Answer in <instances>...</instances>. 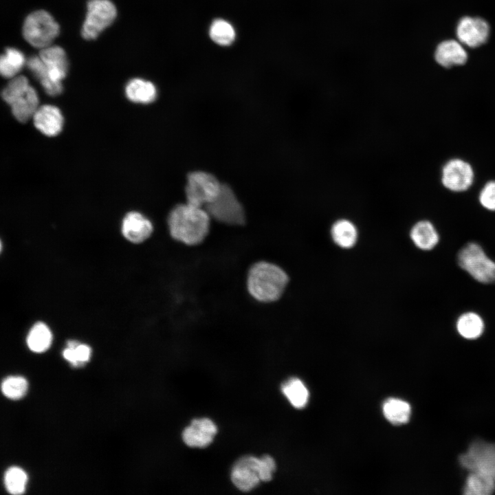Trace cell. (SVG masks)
Returning <instances> with one entry per match:
<instances>
[{"mask_svg":"<svg viewBox=\"0 0 495 495\" xmlns=\"http://www.w3.org/2000/svg\"><path fill=\"white\" fill-rule=\"evenodd\" d=\"M52 341V332L47 324L42 322L35 323L27 337L29 349L35 353H42L47 350Z\"/></svg>","mask_w":495,"mask_h":495,"instance_id":"22","label":"cell"},{"mask_svg":"<svg viewBox=\"0 0 495 495\" xmlns=\"http://www.w3.org/2000/svg\"><path fill=\"white\" fill-rule=\"evenodd\" d=\"M28 389L26 380L21 376H10L6 378L1 384V390L3 395L12 399H19L23 397Z\"/></svg>","mask_w":495,"mask_h":495,"instance_id":"31","label":"cell"},{"mask_svg":"<svg viewBox=\"0 0 495 495\" xmlns=\"http://www.w3.org/2000/svg\"><path fill=\"white\" fill-rule=\"evenodd\" d=\"M204 208L210 217L223 223L240 226L245 221L241 204L232 190L225 184H222L217 196Z\"/></svg>","mask_w":495,"mask_h":495,"instance_id":"6","label":"cell"},{"mask_svg":"<svg viewBox=\"0 0 495 495\" xmlns=\"http://www.w3.org/2000/svg\"><path fill=\"white\" fill-rule=\"evenodd\" d=\"M288 276L279 266L266 261L254 263L250 267L247 287L256 300L270 302L278 300L283 293Z\"/></svg>","mask_w":495,"mask_h":495,"instance_id":"3","label":"cell"},{"mask_svg":"<svg viewBox=\"0 0 495 495\" xmlns=\"http://www.w3.org/2000/svg\"><path fill=\"white\" fill-rule=\"evenodd\" d=\"M31 85L25 76H16L10 79V82L3 89L1 96L3 100L9 105L16 100L23 96Z\"/></svg>","mask_w":495,"mask_h":495,"instance_id":"27","label":"cell"},{"mask_svg":"<svg viewBox=\"0 0 495 495\" xmlns=\"http://www.w3.org/2000/svg\"><path fill=\"white\" fill-rule=\"evenodd\" d=\"M125 94L131 102L140 104L153 102L157 97V89L150 81L133 78L126 85Z\"/></svg>","mask_w":495,"mask_h":495,"instance_id":"19","label":"cell"},{"mask_svg":"<svg viewBox=\"0 0 495 495\" xmlns=\"http://www.w3.org/2000/svg\"><path fill=\"white\" fill-rule=\"evenodd\" d=\"M231 480L241 491L254 489L261 482L260 458L248 455L237 460L232 468Z\"/></svg>","mask_w":495,"mask_h":495,"instance_id":"11","label":"cell"},{"mask_svg":"<svg viewBox=\"0 0 495 495\" xmlns=\"http://www.w3.org/2000/svg\"><path fill=\"white\" fill-rule=\"evenodd\" d=\"M59 34V26L45 10H36L25 19L23 34L33 47L43 49L50 46Z\"/></svg>","mask_w":495,"mask_h":495,"instance_id":"5","label":"cell"},{"mask_svg":"<svg viewBox=\"0 0 495 495\" xmlns=\"http://www.w3.org/2000/svg\"><path fill=\"white\" fill-rule=\"evenodd\" d=\"M12 113L16 120L25 123L33 118L39 107V98L33 87L10 105Z\"/></svg>","mask_w":495,"mask_h":495,"instance_id":"18","label":"cell"},{"mask_svg":"<svg viewBox=\"0 0 495 495\" xmlns=\"http://www.w3.org/2000/svg\"><path fill=\"white\" fill-rule=\"evenodd\" d=\"M281 390L295 408H302L306 406L309 392L300 380L296 377L289 379L282 384Z\"/></svg>","mask_w":495,"mask_h":495,"instance_id":"25","label":"cell"},{"mask_svg":"<svg viewBox=\"0 0 495 495\" xmlns=\"http://www.w3.org/2000/svg\"><path fill=\"white\" fill-rule=\"evenodd\" d=\"M414 244L422 250H430L439 243V236L434 225L428 220L417 222L410 233Z\"/></svg>","mask_w":495,"mask_h":495,"instance_id":"17","label":"cell"},{"mask_svg":"<svg viewBox=\"0 0 495 495\" xmlns=\"http://www.w3.org/2000/svg\"><path fill=\"white\" fill-rule=\"evenodd\" d=\"M23 53L17 49L8 47L5 50L0 59V72L6 78H12L17 76L25 64Z\"/></svg>","mask_w":495,"mask_h":495,"instance_id":"24","label":"cell"},{"mask_svg":"<svg viewBox=\"0 0 495 495\" xmlns=\"http://www.w3.org/2000/svg\"><path fill=\"white\" fill-rule=\"evenodd\" d=\"M490 28L480 17L464 16L458 22L456 34L459 42L469 47H478L488 40Z\"/></svg>","mask_w":495,"mask_h":495,"instance_id":"12","label":"cell"},{"mask_svg":"<svg viewBox=\"0 0 495 495\" xmlns=\"http://www.w3.org/2000/svg\"><path fill=\"white\" fill-rule=\"evenodd\" d=\"M382 408L384 417L393 424H403L410 419V406L404 400L390 398L385 401Z\"/></svg>","mask_w":495,"mask_h":495,"instance_id":"23","label":"cell"},{"mask_svg":"<svg viewBox=\"0 0 495 495\" xmlns=\"http://www.w3.org/2000/svg\"><path fill=\"white\" fill-rule=\"evenodd\" d=\"M91 352V348L88 345L70 340L63 355L64 358L70 362L73 366H78L89 360Z\"/></svg>","mask_w":495,"mask_h":495,"instance_id":"29","label":"cell"},{"mask_svg":"<svg viewBox=\"0 0 495 495\" xmlns=\"http://www.w3.org/2000/svg\"><path fill=\"white\" fill-rule=\"evenodd\" d=\"M261 480L263 482L270 481L272 478L276 470V462L270 455L260 457Z\"/></svg>","mask_w":495,"mask_h":495,"instance_id":"33","label":"cell"},{"mask_svg":"<svg viewBox=\"0 0 495 495\" xmlns=\"http://www.w3.org/2000/svg\"><path fill=\"white\" fill-rule=\"evenodd\" d=\"M478 200L481 205L490 211H495V180L487 182L480 191Z\"/></svg>","mask_w":495,"mask_h":495,"instance_id":"32","label":"cell"},{"mask_svg":"<svg viewBox=\"0 0 495 495\" xmlns=\"http://www.w3.org/2000/svg\"><path fill=\"white\" fill-rule=\"evenodd\" d=\"M26 65L48 95L56 96L62 93L61 81L66 76L68 69L63 48L50 45L41 49L39 56L30 57Z\"/></svg>","mask_w":495,"mask_h":495,"instance_id":"2","label":"cell"},{"mask_svg":"<svg viewBox=\"0 0 495 495\" xmlns=\"http://www.w3.org/2000/svg\"><path fill=\"white\" fill-rule=\"evenodd\" d=\"M459 267L483 284L495 283V262L476 242L466 243L457 254Z\"/></svg>","mask_w":495,"mask_h":495,"instance_id":"4","label":"cell"},{"mask_svg":"<svg viewBox=\"0 0 495 495\" xmlns=\"http://www.w3.org/2000/svg\"><path fill=\"white\" fill-rule=\"evenodd\" d=\"M474 178L473 168L462 159H451L443 166L441 183L450 191L461 192L467 190L472 185Z\"/></svg>","mask_w":495,"mask_h":495,"instance_id":"10","label":"cell"},{"mask_svg":"<svg viewBox=\"0 0 495 495\" xmlns=\"http://www.w3.org/2000/svg\"><path fill=\"white\" fill-rule=\"evenodd\" d=\"M217 432L216 424L209 418L193 419L182 432V439L191 448H203L209 446Z\"/></svg>","mask_w":495,"mask_h":495,"instance_id":"13","label":"cell"},{"mask_svg":"<svg viewBox=\"0 0 495 495\" xmlns=\"http://www.w3.org/2000/svg\"><path fill=\"white\" fill-rule=\"evenodd\" d=\"M434 58L439 65L449 68L465 64L468 60V54L459 42L446 40L437 45Z\"/></svg>","mask_w":495,"mask_h":495,"instance_id":"16","label":"cell"},{"mask_svg":"<svg viewBox=\"0 0 495 495\" xmlns=\"http://www.w3.org/2000/svg\"><path fill=\"white\" fill-rule=\"evenodd\" d=\"M456 330L463 338L474 340L480 337L484 331L485 324L483 318L472 311L461 314L456 321Z\"/></svg>","mask_w":495,"mask_h":495,"instance_id":"21","label":"cell"},{"mask_svg":"<svg viewBox=\"0 0 495 495\" xmlns=\"http://www.w3.org/2000/svg\"><path fill=\"white\" fill-rule=\"evenodd\" d=\"M32 120L35 127L48 137L57 135L63 127L64 118L61 111L52 104L39 106Z\"/></svg>","mask_w":495,"mask_h":495,"instance_id":"14","label":"cell"},{"mask_svg":"<svg viewBox=\"0 0 495 495\" xmlns=\"http://www.w3.org/2000/svg\"><path fill=\"white\" fill-rule=\"evenodd\" d=\"M459 459L470 472L481 473L495 481V443L476 441Z\"/></svg>","mask_w":495,"mask_h":495,"instance_id":"8","label":"cell"},{"mask_svg":"<svg viewBox=\"0 0 495 495\" xmlns=\"http://www.w3.org/2000/svg\"><path fill=\"white\" fill-rule=\"evenodd\" d=\"M331 234L333 241L340 247L350 248L357 241L358 230L355 224L346 219L336 221L331 226Z\"/></svg>","mask_w":495,"mask_h":495,"instance_id":"20","label":"cell"},{"mask_svg":"<svg viewBox=\"0 0 495 495\" xmlns=\"http://www.w3.org/2000/svg\"><path fill=\"white\" fill-rule=\"evenodd\" d=\"M221 186L222 184L214 175L203 171L192 172L187 177L185 188L186 202L205 208L217 196Z\"/></svg>","mask_w":495,"mask_h":495,"instance_id":"7","label":"cell"},{"mask_svg":"<svg viewBox=\"0 0 495 495\" xmlns=\"http://www.w3.org/2000/svg\"><path fill=\"white\" fill-rule=\"evenodd\" d=\"M210 36L216 43L221 45H229L235 38V32L228 22L223 19H217L210 26Z\"/></svg>","mask_w":495,"mask_h":495,"instance_id":"28","label":"cell"},{"mask_svg":"<svg viewBox=\"0 0 495 495\" xmlns=\"http://www.w3.org/2000/svg\"><path fill=\"white\" fill-rule=\"evenodd\" d=\"M210 217L204 208L186 203L175 206L168 217L171 236L186 245L201 243L208 234Z\"/></svg>","mask_w":495,"mask_h":495,"instance_id":"1","label":"cell"},{"mask_svg":"<svg viewBox=\"0 0 495 495\" xmlns=\"http://www.w3.org/2000/svg\"><path fill=\"white\" fill-rule=\"evenodd\" d=\"M153 230L151 221L142 214L131 211L124 217L122 233L130 242L140 243L146 240Z\"/></svg>","mask_w":495,"mask_h":495,"instance_id":"15","label":"cell"},{"mask_svg":"<svg viewBox=\"0 0 495 495\" xmlns=\"http://www.w3.org/2000/svg\"><path fill=\"white\" fill-rule=\"evenodd\" d=\"M28 476L18 467L10 468L5 474L4 482L8 492L12 494H21L25 492Z\"/></svg>","mask_w":495,"mask_h":495,"instance_id":"30","label":"cell"},{"mask_svg":"<svg viewBox=\"0 0 495 495\" xmlns=\"http://www.w3.org/2000/svg\"><path fill=\"white\" fill-rule=\"evenodd\" d=\"M495 490V481L490 476L477 472H470L464 487L467 495H489Z\"/></svg>","mask_w":495,"mask_h":495,"instance_id":"26","label":"cell"},{"mask_svg":"<svg viewBox=\"0 0 495 495\" xmlns=\"http://www.w3.org/2000/svg\"><path fill=\"white\" fill-rule=\"evenodd\" d=\"M116 14V8L111 1H89L86 19L82 28V36L87 40L95 39L113 22Z\"/></svg>","mask_w":495,"mask_h":495,"instance_id":"9","label":"cell"}]
</instances>
